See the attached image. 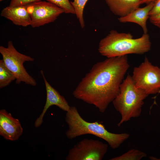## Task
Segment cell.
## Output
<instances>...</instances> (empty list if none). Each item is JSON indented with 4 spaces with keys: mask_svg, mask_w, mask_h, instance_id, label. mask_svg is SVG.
Wrapping results in <instances>:
<instances>
[{
    "mask_svg": "<svg viewBox=\"0 0 160 160\" xmlns=\"http://www.w3.org/2000/svg\"><path fill=\"white\" fill-rule=\"evenodd\" d=\"M129 66L127 55L107 58L97 63L74 89L73 96L104 113L119 93Z\"/></svg>",
    "mask_w": 160,
    "mask_h": 160,
    "instance_id": "cell-1",
    "label": "cell"
},
{
    "mask_svg": "<svg viewBox=\"0 0 160 160\" xmlns=\"http://www.w3.org/2000/svg\"><path fill=\"white\" fill-rule=\"evenodd\" d=\"M151 47L150 36L147 33L135 39L130 33H119L112 30L100 40L98 50L101 55L110 58L130 54H144L150 51Z\"/></svg>",
    "mask_w": 160,
    "mask_h": 160,
    "instance_id": "cell-2",
    "label": "cell"
},
{
    "mask_svg": "<svg viewBox=\"0 0 160 160\" xmlns=\"http://www.w3.org/2000/svg\"><path fill=\"white\" fill-rule=\"evenodd\" d=\"M65 121L68 127L65 132L70 140L86 134H91L106 141L112 149L118 148L129 137L127 133H115L109 132L104 125L98 121L90 122L80 116L75 106H71L65 114Z\"/></svg>",
    "mask_w": 160,
    "mask_h": 160,
    "instance_id": "cell-3",
    "label": "cell"
},
{
    "mask_svg": "<svg viewBox=\"0 0 160 160\" xmlns=\"http://www.w3.org/2000/svg\"><path fill=\"white\" fill-rule=\"evenodd\" d=\"M148 95L136 87L131 76H127L121 84L119 93L112 102L121 116L118 126L140 116L144 100Z\"/></svg>",
    "mask_w": 160,
    "mask_h": 160,
    "instance_id": "cell-4",
    "label": "cell"
},
{
    "mask_svg": "<svg viewBox=\"0 0 160 160\" xmlns=\"http://www.w3.org/2000/svg\"><path fill=\"white\" fill-rule=\"evenodd\" d=\"M0 53L6 66L15 77L16 83L23 82L32 86L36 85L35 80L28 74L23 65L25 62L33 61V58L18 52L12 41L8 42L7 47L0 46Z\"/></svg>",
    "mask_w": 160,
    "mask_h": 160,
    "instance_id": "cell-5",
    "label": "cell"
},
{
    "mask_svg": "<svg viewBox=\"0 0 160 160\" xmlns=\"http://www.w3.org/2000/svg\"><path fill=\"white\" fill-rule=\"evenodd\" d=\"M131 76L136 87L148 95L160 92V68L153 65L147 57L134 68Z\"/></svg>",
    "mask_w": 160,
    "mask_h": 160,
    "instance_id": "cell-6",
    "label": "cell"
},
{
    "mask_svg": "<svg viewBox=\"0 0 160 160\" xmlns=\"http://www.w3.org/2000/svg\"><path fill=\"white\" fill-rule=\"evenodd\" d=\"M108 145L97 140L84 139L70 149L66 160H101L106 153Z\"/></svg>",
    "mask_w": 160,
    "mask_h": 160,
    "instance_id": "cell-7",
    "label": "cell"
},
{
    "mask_svg": "<svg viewBox=\"0 0 160 160\" xmlns=\"http://www.w3.org/2000/svg\"><path fill=\"white\" fill-rule=\"evenodd\" d=\"M31 20V25L38 27L55 21L64 11L49 1H41L26 5Z\"/></svg>",
    "mask_w": 160,
    "mask_h": 160,
    "instance_id": "cell-8",
    "label": "cell"
},
{
    "mask_svg": "<svg viewBox=\"0 0 160 160\" xmlns=\"http://www.w3.org/2000/svg\"><path fill=\"white\" fill-rule=\"evenodd\" d=\"M23 132L18 119L13 117L4 109L0 111V135L5 139L12 141L18 139Z\"/></svg>",
    "mask_w": 160,
    "mask_h": 160,
    "instance_id": "cell-9",
    "label": "cell"
},
{
    "mask_svg": "<svg viewBox=\"0 0 160 160\" xmlns=\"http://www.w3.org/2000/svg\"><path fill=\"white\" fill-rule=\"evenodd\" d=\"M41 73L45 84L47 94L46 100L42 112L35 121L34 125L36 127H39L42 124L44 114L51 106L56 105L66 112L71 107L65 98L48 82L42 70L41 71Z\"/></svg>",
    "mask_w": 160,
    "mask_h": 160,
    "instance_id": "cell-10",
    "label": "cell"
},
{
    "mask_svg": "<svg viewBox=\"0 0 160 160\" xmlns=\"http://www.w3.org/2000/svg\"><path fill=\"white\" fill-rule=\"evenodd\" d=\"M1 16L11 20L16 25L25 27L31 24V15L26 5L9 6L2 10Z\"/></svg>",
    "mask_w": 160,
    "mask_h": 160,
    "instance_id": "cell-11",
    "label": "cell"
},
{
    "mask_svg": "<svg viewBox=\"0 0 160 160\" xmlns=\"http://www.w3.org/2000/svg\"><path fill=\"white\" fill-rule=\"evenodd\" d=\"M154 2H151L145 7H138L126 16L118 18L121 23H133L140 25L144 33H147V21L149 17V13L153 8Z\"/></svg>",
    "mask_w": 160,
    "mask_h": 160,
    "instance_id": "cell-12",
    "label": "cell"
},
{
    "mask_svg": "<svg viewBox=\"0 0 160 160\" xmlns=\"http://www.w3.org/2000/svg\"><path fill=\"white\" fill-rule=\"evenodd\" d=\"M111 11L119 17H124L141 5L140 0H105Z\"/></svg>",
    "mask_w": 160,
    "mask_h": 160,
    "instance_id": "cell-13",
    "label": "cell"
},
{
    "mask_svg": "<svg viewBox=\"0 0 160 160\" xmlns=\"http://www.w3.org/2000/svg\"><path fill=\"white\" fill-rule=\"evenodd\" d=\"M16 80L14 74L7 67L3 60H0V88H2L8 85L12 81Z\"/></svg>",
    "mask_w": 160,
    "mask_h": 160,
    "instance_id": "cell-14",
    "label": "cell"
},
{
    "mask_svg": "<svg viewBox=\"0 0 160 160\" xmlns=\"http://www.w3.org/2000/svg\"><path fill=\"white\" fill-rule=\"evenodd\" d=\"M146 154L135 149L129 150L121 155L113 157L111 160H140L146 157Z\"/></svg>",
    "mask_w": 160,
    "mask_h": 160,
    "instance_id": "cell-15",
    "label": "cell"
},
{
    "mask_svg": "<svg viewBox=\"0 0 160 160\" xmlns=\"http://www.w3.org/2000/svg\"><path fill=\"white\" fill-rule=\"evenodd\" d=\"M89 0H73L71 1L75 11V13L78 19L81 28H83L85 26L83 18V11L85 5Z\"/></svg>",
    "mask_w": 160,
    "mask_h": 160,
    "instance_id": "cell-16",
    "label": "cell"
},
{
    "mask_svg": "<svg viewBox=\"0 0 160 160\" xmlns=\"http://www.w3.org/2000/svg\"><path fill=\"white\" fill-rule=\"evenodd\" d=\"M62 9L65 13L75 14L74 9L69 0H47Z\"/></svg>",
    "mask_w": 160,
    "mask_h": 160,
    "instance_id": "cell-17",
    "label": "cell"
},
{
    "mask_svg": "<svg viewBox=\"0 0 160 160\" xmlns=\"http://www.w3.org/2000/svg\"><path fill=\"white\" fill-rule=\"evenodd\" d=\"M41 0H10L9 6L15 7L26 5L30 4L40 1Z\"/></svg>",
    "mask_w": 160,
    "mask_h": 160,
    "instance_id": "cell-18",
    "label": "cell"
},
{
    "mask_svg": "<svg viewBox=\"0 0 160 160\" xmlns=\"http://www.w3.org/2000/svg\"><path fill=\"white\" fill-rule=\"evenodd\" d=\"M160 12V0H157L154 2L153 6L150 11L149 16L156 15Z\"/></svg>",
    "mask_w": 160,
    "mask_h": 160,
    "instance_id": "cell-19",
    "label": "cell"
},
{
    "mask_svg": "<svg viewBox=\"0 0 160 160\" xmlns=\"http://www.w3.org/2000/svg\"><path fill=\"white\" fill-rule=\"evenodd\" d=\"M150 22L160 28V12L158 14L149 17Z\"/></svg>",
    "mask_w": 160,
    "mask_h": 160,
    "instance_id": "cell-20",
    "label": "cell"
},
{
    "mask_svg": "<svg viewBox=\"0 0 160 160\" xmlns=\"http://www.w3.org/2000/svg\"><path fill=\"white\" fill-rule=\"evenodd\" d=\"M157 0H140L141 4H148L152 2H155Z\"/></svg>",
    "mask_w": 160,
    "mask_h": 160,
    "instance_id": "cell-21",
    "label": "cell"
},
{
    "mask_svg": "<svg viewBox=\"0 0 160 160\" xmlns=\"http://www.w3.org/2000/svg\"><path fill=\"white\" fill-rule=\"evenodd\" d=\"M150 159L151 160H160V159H157L156 158L152 156H151L150 157Z\"/></svg>",
    "mask_w": 160,
    "mask_h": 160,
    "instance_id": "cell-22",
    "label": "cell"
},
{
    "mask_svg": "<svg viewBox=\"0 0 160 160\" xmlns=\"http://www.w3.org/2000/svg\"><path fill=\"white\" fill-rule=\"evenodd\" d=\"M3 0H0V1H3Z\"/></svg>",
    "mask_w": 160,
    "mask_h": 160,
    "instance_id": "cell-23",
    "label": "cell"
}]
</instances>
